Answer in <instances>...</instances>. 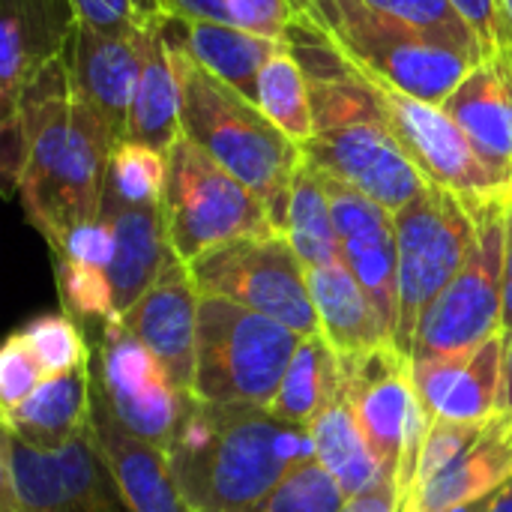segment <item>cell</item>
Segmentation results:
<instances>
[{
  "instance_id": "obj_1",
  "label": "cell",
  "mask_w": 512,
  "mask_h": 512,
  "mask_svg": "<svg viewBox=\"0 0 512 512\" xmlns=\"http://www.w3.org/2000/svg\"><path fill=\"white\" fill-rule=\"evenodd\" d=\"M15 120L27 141L18 180L21 204L57 252L72 231L99 219L117 144L72 93L66 51L27 84L15 117L3 123Z\"/></svg>"
},
{
  "instance_id": "obj_2",
  "label": "cell",
  "mask_w": 512,
  "mask_h": 512,
  "mask_svg": "<svg viewBox=\"0 0 512 512\" xmlns=\"http://www.w3.org/2000/svg\"><path fill=\"white\" fill-rule=\"evenodd\" d=\"M315 459L309 429L267 408L186 399L168 447L174 480L195 512H240Z\"/></svg>"
},
{
  "instance_id": "obj_3",
  "label": "cell",
  "mask_w": 512,
  "mask_h": 512,
  "mask_svg": "<svg viewBox=\"0 0 512 512\" xmlns=\"http://www.w3.org/2000/svg\"><path fill=\"white\" fill-rule=\"evenodd\" d=\"M171 57L180 81L183 135L243 180L267 204L270 219L282 234L291 183L306 162L303 147L294 144L258 102L216 78L174 39Z\"/></svg>"
},
{
  "instance_id": "obj_4",
  "label": "cell",
  "mask_w": 512,
  "mask_h": 512,
  "mask_svg": "<svg viewBox=\"0 0 512 512\" xmlns=\"http://www.w3.org/2000/svg\"><path fill=\"white\" fill-rule=\"evenodd\" d=\"M288 42L327 51L345 66L366 69L396 90L444 105L480 63L471 54L375 15L363 0H324L291 9Z\"/></svg>"
},
{
  "instance_id": "obj_5",
  "label": "cell",
  "mask_w": 512,
  "mask_h": 512,
  "mask_svg": "<svg viewBox=\"0 0 512 512\" xmlns=\"http://www.w3.org/2000/svg\"><path fill=\"white\" fill-rule=\"evenodd\" d=\"M303 336L240 303L201 294L192 396L207 405L270 408Z\"/></svg>"
},
{
  "instance_id": "obj_6",
  "label": "cell",
  "mask_w": 512,
  "mask_h": 512,
  "mask_svg": "<svg viewBox=\"0 0 512 512\" xmlns=\"http://www.w3.org/2000/svg\"><path fill=\"white\" fill-rule=\"evenodd\" d=\"M162 222L171 252L192 264L216 246L279 234L267 204L186 135L165 153Z\"/></svg>"
},
{
  "instance_id": "obj_7",
  "label": "cell",
  "mask_w": 512,
  "mask_h": 512,
  "mask_svg": "<svg viewBox=\"0 0 512 512\" xmlns=\"http://www.w3.org/2000/svg\"><path fill=\"white\" fill-rule=\"evenodd\" d=\"M477 237L474 207L456 192L426 186L396 213L399 243V324L396 348L411 357L423 312L465 267Z\"/></svg>"
},
{
  "instance_id": "obj_8",
  "label": "cell",
  "mask_w": 512,
  "mask_h": 512,
  "mask_svg": "<svg viewBox=\"0 0 512 512\" xmlns=\"http://www.w3.org/2000/svg\"><path fill=\"white\" fill-rule=\"evenodd\" d=\"M477 237L465 267L423 312L414 336V360L462 354L504 330V234L507 201L471 204Z\"/></svg>"
},
{
  "instance_id": "obj_9",
  "label": "cell",
  "mask_w": 512,
  "mask_h": 512,
  "mask_svg": "<svg viewBox=\"0 0 512 512\" xmlns=\"http://www.w3.org/2000/svg\"><path fill=\"white\" fill-rule=\"evenodd\" d=\"M0 512H132L87 423L69 444L39 450L3 432Z\"/></svg>"
},
{
  "instance_id": "obj_10",
  "label": "cell",
  "mask_w": 512,
  "mask_h": 512,
  "mask_svg": "<svg viewBox=\"0 0 512 512\" xmlns=\"http://www.w3.org/2000/svg\"><path fill=\"white\" fill-rule=\"evenodd\" d=\"M201 294L240 303L300 336L321 333L303 261L285 234L243 237L189 264Z\"/></svg>"
},
{
  "instance_id": "obj_11",
  "label": "cell",
  "mask_w": 512,
  "mask_h": 512,
  "mask_svg": "<svg viewBox=\"0 0 512 512\" xmlns=\"http://www.w3.org/2000/svg\"><path fill=\"white\" fill-rule=\"evenodd\" d=\"M345 69L369 87L384 126L402 144V150L408 153L414 168L426 177V183L450 189L468 204H483L492 198L512 201L504 180L480 159L468 135L441 105L414 99L366 69L357 66H345Z\"/></svg>"
},
{
  "instance_id": "obj_12",
  "label": "cell",
  "mask_w": 512,
  "mask_h": 512,
  "mask_svg": "<svg viewBox=\"0 0 512 512\" xmlns=\"http://www.w3.org/2000/svg\"><path fill=\"white\" fill-rule=\"evenodd\" d=\"M90 369L120 423L168 453L192 393H183L171 381L153 351L141 345L120 318L99 324Z\"/></svg>"
},
{
  "instance_id": "obj_13",
  "label": "cell",
  "mask_w": 512,
  "mask_h": 512,
  "mask_svg": "<svg viewBox=\"0 0 512 512\" xmlns=\"http://www.w3.org/2000/svg\"><path fill=\"white\" fill-rule=\"evenodd\" d=\"M303 159L318 174L348 183L390 213H399L429 186L384 126L381 111L363 120L318 129L315 138L303 144Z\"/></svg>"
},
{
  "instance_id": "obj_14",
  "label": "cell",
  "mask_w": 512,
  "mask_h": 512,
  "mask_svg": "<svg viewBox=\"0 0 512 512\" xmlns=\"http://www.w3.org/2000/svg\"><path fill=\"white\" fill-rule=\"evenodd\" d=\"M345 396L363 426V435L381 462L384 474L396 483L405 444L417 429L429 426L414 387V363L396 345L342 357Z\"/></svg>"
},
{
  "instance_id": "obj_15",
  "label": "cell",
  "mask_w": 512,
  "mask_h": 512,
  "mask_svg": "<svg viewBox=\"0 0 512 512\" xmlns=\"http://www.w3.org/2000/svg\"><path fill=\"white\" fill-rule=\"evenodd\" d=\"M339 246H342V261L354 273V279L363 285V291L372 297L378 315L393 333L396 342V324H399V243H396V213L372 201L369 195L351 189L348 183H339L327 174H318Z\"/></svg>"
},
{
  "instance_id": "obj_16",
  "label": "cell",
  "mask_w": 512,
  "mask_h": 512,
  "mask_svg": "<svg viewBox=\"0 0 512 512\" xmlns=\"http://www.w3.org/2000/svg\"><path fill=\"white\" fill-rule=\"evenodd\" d=\"M201 291L186 261L168 252V261L150 291L120 315L129 333L153 351L171 381L192 393L195 384V333H198Z\"/></svg>"
},
{
  "instance_id": "obj_17",
  "label": "cell",
  "mask_w": 512,
  "mask_h": 512,
  "mask_svg": "<svg viewBox=\"0 0 512 512\" xmlns=\"http://www.w3.org/2000/svg\"><path fill=\"white\" fill-rule=\"evenodd\" d=\"M504 345L507 330L462 354L414 360V387L426 417L450 423H486L501 414Z\"/></svg>"
},
{
  "instance_id": "obj_18",
  "label": "cell",
  "mask_w": 512,
  "mask_h": 512,
  "mask_svg": "<svg viewBox=\"0 0 512 512\" xmlns=\"http://www.w3.org/2000/svg\"><path fill=\"white\" fill-rule=\"evenodd\" d=\"M66 60L69 84L78 102L102 123L114 144L126 141L129 108L141 69V33L108 36L78 21Z\"/></svg>"
},
{
  "instance_id": "obj_19",
  "label": "cell",
  "mask_w": 512,
  "mask_h": 512,
  "mask_svg": "<svg viewBox=\"0 0 512 512\" xmlns=\"http://www.w3.org/2000/svg\"><path fill=\"white\" fill-rule=\"evenodd\" d=\"M512 480V414L501 411L441 468L420 477L399 512H447L474 504Z\"/></svg>"
},
{
  "instance_id": "obj_20",
  "label": "cell",
  "mask_w": 512,
  "mask_h": 512,
  "mask_svg": "<svg viewBox=\"0 0 512 512\" xmlns=\"http://www.w3.org/2000/svg\"><path fill=\"white\" fill-rule=\"evenodd\" d=\"M75 24L69 0H3L0 123L15 117L27 84L69 48Z\"/></svg>"
},
{
  "instance_id": "obj_21",
  "label": "cell",
  "mask_w": 512,
  "mask_h": 512,
  "mask_svg": "<svg viewBox=\"0 0 512 512\" xmlns=\"http://www.w3.org/2000/svg\"><path fill=\"white\" fill-rule=\"evenodd\" d=\"M93 375V369H90ZM93 396H90V426L96 435V444L129 504L132 512H195L183 498L168 453L144 438H138L132 429L120 423L114 408L108 405L102 387L96 378H90Z\"/></svg>"
},
{
  "instance_id": "obj_22",
  "label": "cell",
  "mask_w": 512,
  "mask_h": 512,
  "mask_svg": "<svg viewBox=\"0 0 512 512\" xmlns=\"http://www.w3.org/2000/svg\"><path fill=\"white\" fill-rule=\"evenodd\" d=\"M512 198V45L483 57L441 105Z\"/></svg>"
},
{
  "instance_id": "obj_23",
  "label": "cell",
  "mask_w": 512,
  "mask_h": 512,
  "mask_svg": "<svg viewBox=\"0 0 512 512\" xmlns=\"http://www.w3.org/2000/svg\"><path fill=\"white\" fill-rule=\"evenodd\" d=\"M114 234V255L108 264V282L114 291L117 315L129 312L159 279L168 261V237L159 204H132L105 189L102 213Z\"/></svg>"
},
{
  "instance_id": "obj_24",
  "label": "cell",
  "mask_w": 512,
  "mask_h": 512,
  "mask_svg": "<svg viewBox=\"0 0 512 512\" xmlns=\"http://www.w3.org/2000/svg\"><path fill=\"white\" fill-rule=\"evenodd\" d=\"M183 138L180 120V81L171 57L168 12L162 9L141 30V69L129 108L126 141L168 153Z\"/></svg>"
},
{
  "instance_id": "obj_25",
  "label": "cell",
  "mask_w": 512,
  "mask_h": 512,
  "mask_svg": "<svg viewBox=\"0 0 512 512\" xmlns=\"http://www.w3.org/2000/svg\"><path fill=\"white\" fill-rule=\"evenodd\" d=\"M321 336L342 354L357 357L381 345H396L372 297L345 267V261L306 270Z\"/></svg>"
},
{
  "instance_id": "obj_26",
  "label": "cell",
  "mask_w": 512,
  "mask_h": 512,
  "mask_svg": "<svg viewBox=\"0 0 512 512\" xmlns=\"http://www.w3.org/2000/svg\"><path fill=\"white\" fill-rule=\"evenodd\" d=\"M90 378V366L48 375L21 405L0 411L3 432L39 450H57L69 444L90 423Z\"/></svg>"
},
{
  "instance_id": "obj_27",
  "label": "cell",
  "mask_w": 512,
  "mask_h": 512,
  "mask_svg": "<svg viewBox=\"0 0 512 512\" xmlns=\"http://www.w3.org/2000/svg\"><path fill=\"white\" fill-rule=\"evenodd\" d=\"M168 12V9H165ZM168 36L183 45L204 69L216 78L258 102V78L270 57L285 48L288 42H276L267 36H255L234 24H213V21H183L168 12Z\"/></svg>"
},
{
  "instance_id": "obj_28",
  "label": "cell",
  "mask_w": 512,
  "mask_h": 512,
  "mask_svg": "<svg viewBox=\"0 0 512 512\" xmlns=\"http://www.w3.org/2000/svg\"><path fill=\"white\" fill-rule=\"evenodd\" d=\"M345 393L342 354L321 336H303L282 387L267 408L276 420L309 429Z\"/></svg>"
},
{
  "instance_id": "obj_29",
  "label": "cell",
  "mask_w": 512,
  "mask_h": 512,
  "mask_svg": "<svg viewBox=\"0 0 512 512\" xmlns=\"http://www.w3.org/2000/svg\"><path fill=\"white\" fill-rule=\"evenodd\" d=\"M312 441H315V459L318 465L342 486V492L348 498L369 492L372 486L390 480L381 468V462L375 459L363 426L348 402V396L342 393L312 426Z\"/></svg>"
},
{
  "instance_id": "obj_30",
  "label": "cell",
  "mask_w": 512,
  "mask_h": 512,
  "mask_svg": "<svg viewBox=\"0 0 512 512\" xmlns=\"http://www.w3.org/2000/svg\"><path fill=\"white\" fill-rule=\"evenodd\" d=\"M282 234L288 237V243L294 246V252L306 270L342 261V246H339L330 198H327V189H324L318 171L309 162H303V168L297 171V177L291 183Z\"/></svg>"
},
{
  "instance_id": "obj_31",
  "label": "cell",
  "mask_w": 512,
  "mask_h": 512,
  "mask_svg": "<svg viewBox=\"0 0 512 512\" xmlns=\"http://www.w3.org/2000/svg\"><path fill=\"white\" fill-rule=\"evenodd\" d=\"M258 105L294 144L303 147L315 138L318 126H315V111H312L309 75L300 57L291 51V42L279 48L270 57V63L261 69Z\"/></svg>"
},
{
  "instance_id": "obj_32",
  "label": "cell",
  "mask_w": 512,
  "mask_h": 512,
  "mask_svg": "<svg viewBox=\"0 0 512 512\" xmlns=\"http://www.w3.org/2000/svg\"><path fill=\"white\" fill-rule=\"evenodd\" d=\"M375 15L483 60V45L450 0H363Z\"/></svg>"
},
{
  "instance_id": "obj_33",
  "label": "cell",
  "mask_w": 512,
  "mask_h": 512,
  "mask_svg": "<svg viewBox=\"0 0 512 512\" xmlns=\"http://www.w3.org/2000/svg\"><path fill=\"white\" fill-rule=\"evenodd\" d=\"M24 342L39 357L45 375H63L75 369H87L93 360V348L87 345L78 321H72L66 312L57 315H39L18 327Z\"/></svg>"
},
{
  "instance_id": "obj_34",
  "label": "cell",
  "mask_w": 512,
  "mask_h": 512,
  "mask_svg": "<svg viewBox=\"0 0 512 512\" xmlns=\"http://www.w3.org/2000/svg\"><path fill=\"white\" fill-rule=\"evenodd\" d=\"M165 174H168L165 153L135 141H120L111 150L105 189L132 204H159L165 189Z\"/></svg>"
},
{
  "instance_id": "obj_35",
  "label": "cell",
  "mask_w": 512,
  "mask_h": 512,
  "mask_svg": "<svg viewBox=\"0 0 512 512\" xmlns=\"http://www.w3.org/2000/svg\"><path fill=\"white\" fill-rule=\"evenodd\" d=\"M345 501L348 495L342 486L318 465V459H312L285 477L270 495L240 512H339Z\"/></svg>"
},
{
  "instance_id": "obj_36",
  "label": "cell",
  "mask_w": 512,
  "mask_h": 512,
  "mask_svg": "<svg viewBox=\"0 0 512 512\" xmlns=\"http://www.w3.org/2000/svg\"><path fill=\"white\" fill-rule=\"evenodd\" d=\"M57 291H60V306L72 321H111L120 318L114 306V291L108 282V273L81 261L57 258Z\"/></svg>"
},
{
  "instance_id": "obj_37",
  "label": "cell",
  "mask_w": 512,
  "mask_h": 512,
  "mask_svg": "<svg viewBox=\"0 0 512 512\" xmlns=\"http://www.w3.org/2000/svg\"><path fill=\"white\" fill-rule=\"evenodd\" d=\"M78 21L108 36H138L159 12L162 0H69Z\"/></svg>"
},
{
  "instance_id": "obj_38",
  "label": "cell",
  "mask_w": 512,
  "mask_h": 512,
  "mask_svg": "<svg viewBox=\"0 0 512 512\" xmlns=\"http://www.w3.org/2000/svg\"><path fill=\"white\" fill-rule=\"evenodd\" d=\"M45 378L48 375H45L39 357L24 342V336L15 330L0 351V411L21 405Z\"/></svg>"
},
{
  "instance_id": "obj_39",
  "label": "cell",
  "mask_w": 512,
  "mask_h": 512,
  "mask_svg": "<svg viewBox=\"0 0 512 512\" xmlns=\"http://www.w3.org/2000/svg\"><path fill=\"white\" fill-rule=\"evenodd\" d=\"M450 3L459 9V15L480 39L483 57H492L495 51L512 45V24L504 15L501 0H450Z\"/></svg>"
},
{
  "instance_id": "obj_40",
  "label": "cell",
  "mask_w": 512,
  "mask_h": 512,
  "mask_svg": "<svg viewBox=\"0 0 512 512\" xmlns=\"http://www.w3.org/2000/svg\"><path fill=\"white\" fill-rule=\"evenodd\" d=\"M234 27L276 42H288L291 3L288 0H231Z\"/></svg>"
},
{
  "instance_id": "obj_41",
  "label": "cell",
  "mask_w": 512,
  "mask_h": 512,
  "mask_svg": "<svg viewBox=\"0 0 512 512\" xmlns=\"http://www.w3.org/2000/svg\"><path fill=\"white\" fill-rule=\"evenodd\" d=\"M111 255H114V234H111V225L102 216L96 222L72 231L63 240V246L54 252V258L81 261V264H90V267H99V270H108Z\"/></svg>"
},
{
  "instance_id": "obj_42",
  "label": "cell",
  "mask_w": 512,
  "mask_h": 512,
  "mask_svg": "<svg viewBox=\"0 0 512 512\" xmlns=\"http://www.w3.org/2000/svg\"><path fill=\"white\" fill-rule=\"evenodd\" d=\"M174 18L183 21H213V24H234L231 0H162Z\"/></svg>"
},
{
  "instance_id": "obj_43",
  "label": "cell",
  "mask_w": 512,
  "mask_h": 512,
  "mask_svg": "<svg viewBox=\"0 0 512 512\" xmlns=\"http://www.w3.org/2000/svg\"><path fill=\"white\" fill-rule=\"evenodd\" d=\"M339 512H399V492L393 480H384L378 486H372L363 495H354L345 501V507Z\"/></svg>"
},
{
  "instance_id": "obj_44",
  "label": "cell",
  "mask_w": 512,
  "mask_h": 512,
  "mask_svg": "<svg viewBox=\"0 0 512 512\" xmlns=\"http://www.w3.org/2000/svg\"><path fill=\"white\" fill-rule=\"evenodd\" d=\"M504 330H512V201H507V234H504Z\"/></svg>"
},
{
  "instance_id": "obj_45",
  "label": "cell",
  "mask_w": 512,
  "mask_h": 512,
  "mask_svg": "<svg viewBox=\"0 0 512 512\" xmlns=\"http://www.w3.org/2000/svg\"><path fill=\"white\" fill-rule=\"evenodd\" d=\"M501 411L512 414V330H507V345H504V390H501Z\"/></svg>"
},
{
  "instance_id": "obj_46",
  "label": "cell",
  "mask_w": 512,
  "mask_h": 512,
  "mask_svg": "<svg viewBox=\"0 0 512 512\" xmlns=\"http://www.w3.org/2000/svg\"><path fill=\"white\" fill-rule=\"evenodd\" d=\"M498 492H501V489H498ZM498 492H492V495H486V498H480V501H474V504H465V507H456V510L447 512H492Z\"/></svg>"
},
{
  "instance_id": "obj_47",
  "label": "cell",
  "mask_w": 512,
  "mask_h": 512,
  "mask_svg": "<svg viewBox=\"0 0 512 512\" xmlns=\"http://www.w3.org/2000/svg\"><path fill=\"white\" fill-rule=\"evenodd\" d=\"M492 512H512V480L507 486H501L498 498H495V507Z\"/></svg>"
},
{
  "instance_id": "obj_48",
  "label": "cell",
  "mask_w": 512,
  "mask_h": 512,
  "mask_svg": "<svg viewBox=\"0 0 512 512\" xmlns=\"http://www.w3.org/2000/svg\"><path fill=\"white\" fill-rule=\"evenodd\" d=\"M291 9H303V6H315V3H324V0H288Z\"/></svg>"
},
{
  "instance_id": "obj_49",
  "label": "cell",
  "mask_w": 512,
  "mask_h": 512,
  "mask_svg": "<svg viewBox=\"0 0 512 512\" xmlns=\"http://www.w3.org/2000/svg\"><path fill=\"white\" fill-rule=\"evenodd\" d=\"M501 6H504V15H507V21L512 24V0H501Z\"/></svg>"
}]
</instances>
